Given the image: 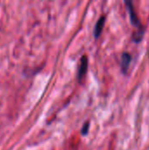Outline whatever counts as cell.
<instances>
[{"label":"cell","mask_w":149,"mask_h":150,"mask_svg":"<svg viewBox=\"0 0 149 150\" xmlns=\"http://www.w3.org/2000/svg\"><path fill=\"white\" fill-rule=\"evenodd\" d=\"M125 4L126 6L128 14H129V18H130V22L131 24L136 28V31L133 33V37L132 40L135 42V43H140L143 38H144V34H145V27L142 25L135 9L133 6V4L132 1H125Z\"/></svg>","instance_id":"6da1fadb"},{"label":"cell","mask_w":149,"mask_h":150,"mask_svg":"<svg viewBox=\"0 0 149 150\" xmlns=\"http://www.w3.org/2000/svg\"><path fill=\"white\" fill-rule=\"evenodd\" d=\"M132 54L129 52H123L120 58V68L123 74H126L132 62Z\"/></svg>","instance_id":"7a4b0ae2"},{"label":"cell","mask_w":149,"mask_h":150,"mask_svg":"<svg viewBox=\"0 0 149 150\" xmlns=\"http://www.w3.org/2000/svg\"><path fill=\"white\" fill-rule=\"evenodd\" d=\"M88 69V57L86 54H83L81 58L80 61V65L78 68V73H77V76L79 79H82L83 77V76L86 74Z\"/></svg>","instance_id":"3957f363"},{"label":"cell","mask_w":149,"mask_h":150,"mask_svg":"<svg viewBox=\"0 0 149 150\" xmlns=\"http://www.w3.org/2000/svg\"><path fill=\"white\" fill-rule=\"evenodd\" d=\"M105 19H106V17L105 15H102L98 18V20H97V24L95 25V28H94V36H95V38H98L101 35L103 28H104L105 24Z\"/></svg>","instance_id":"277c9868"},{"label":"cell","mask_w":149,"mask_h":150,"mask_svg":"<svg viewBox=\"0 0 149 150\" xmlns=\"http://www.w3.org/2000/svg\"><path fill=\"white\" fill-rule=\"evenodd\" d=\"M89 127H90V122L87 121L86 123H84L83 127V129H82V134H88V131H89Z\"/></svg>","instance_id":"5b68a950"}]
</instances>
